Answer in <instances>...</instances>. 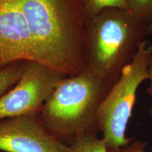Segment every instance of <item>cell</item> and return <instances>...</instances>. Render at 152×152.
I'll return each instance as SVG.
<instances>
[{
    "label": "cell",
    "instance_id": "1",
    "mask_svg": "<svg viewBox=\"0 0 152 152\" xmlns=\"http://www.w3.org/2000/svg\"><path fill=\"white\" fill-rule=\"evenodd\" d=\"M113 83L87 66L56 85L37 116L56 140L69 146L87 133H96L99 109Z\"/></svg>",
    "mask_w": 152,
    "mask_h": 152
},
{
    "label": "cell",
    "instance_id": "2",
    "mask_svg": "<svg viewBox=\"0 0 152 152\" xmlns=\"http://www.w3.org/2000/svg\"><path fill=\"white\" fill-rule=\"evenodd\" d=\"M147 34V24L130 11L110 8L86 20L87 66L115 83Z\"/></svg>",
    "mask_w": 152,
    "mask_h": 152
},
{
    "label": "cell",
    "instance_id": "3",
    "mask_svg": "<svg viewBox=\"0 0 152 152\" xmlns=\"http://www.w3.org/2000/svg\"><path fill=\"white\" fill-rule=\"evenodd\" d=\"M151 57L152 44L144 39L101 104L96 125L102 133L109 152H117L133 140L126 137L127 127L132 116L139 87L149 78Z\"/></svg>",
    "mask_w": 152,
    "mask_h": 152
},
{
    "label": "cell",
    "instance_id": "4",
    "mask_svg": "<svg viewBox=\"0 0 152 152\" xmlns=\"http://www.w3.org/2000/svg\"><path fill=\"white\" fill-rule=\"evenodd\" d=\"M66 77L39 63L28 61L20 79L0 96V121L38 115L56 85Z\"/></svg>",
    "mask_w": 152,
    "mask_h": 152
},
{
    "label": "cell",
    "instance_id": "5",
    "mask_svg": "<svg viewBox=\"0 0 152 152\" xmlns=\"http://www.w3.org/2000/svg\"><path fill=\"white\" fill-rule=\"evenodd\" d=\"M0 151L69 152L45 129L37 115L0 121Z\"/></svg>",
    "mask_w": 152,
    "mask_h": 152
},
{
    "label": "cell",
    "instance_id": "6",
    "mask_svg": "<svg viewBox=\"0 0 152 152\" xmlns=\"http://www.w3.org/2000/svg\"><path fill=\"white\" fill-rule=\"evenodd\" d=\"M69 152H109L104 141L96 133H87L70 144Z\"/></svg>",
    "mask_w": 152,
    "mask_h": 152
},
{
    "label": "cell",
    "instance_id": "7",
    "mask_svg": "<svg viewBox=\"0 0 152 152\" xmlns=\"http://www.w3.org/2000/svg\"><path fill=\"white\" fill-rule=\"evenodd\" d=\"M86 20L104 9L115 8L129 10L127 0H80Z\"/></svg>",
    "mask_w": 152,
    "mask_h": 152
},
{
    "label": "cell",
    "instance_id": "8",
    "mask_svg": "<svg viewBox=\"0 0 152 152\" xmlns=\"http://www.w3.org/2000/svg\"><path fill=\"white\" fill-rule=\"evenodd\" d=\"M27 62H16L0 69V96L10 90L20 79Z\"/></svg>",
    "mask_w": 152,
    "mask_h": 152
},
{
    "label": "cell",
    "instance_id": "9",
    "mask_svg": "<svg viewBox=\"0 0 152 152\" xmlns=\"http://www.w3.org/2000/svg\"><path fill=\"white\" fill-rule=\"evenodd\" d=\"M129 10L141 21L148 24L152 19V0H127Z\"/></svg>",
    "mask_w": 152,
    "mask_h": 152
},
{
    "label": "cell",
    "instance_id": "10",
    "mask_svg": "<svg viewBox=\"0 0 152 152\" xmlns=\"http://www.w3.org/2000/svg\"><path fill=\"white\" fill-rule=\"evenodd\" d=\"M147 142L132 140L124 147L121 148L117 152H149L146 150Z\"/></svg>",
    "mask_w": 152,
    "mask_h": 152
},
{
    "label": "cell",
    "instance_id": "11",
    "mask_svg": "<svg viewBox=\"0 0 152 152\" xmlns=\"http://www.w3.org/2000/svg\"><path fill=\"white\" fill-rule=\"evenodd\" d=\"M149 80L150 83H149V87L148 88L147 92L149 93L150 96L151 97V113L152 115V57H151V63H150L149 65Z\"/></svg>",
    "mask_w": 152,
    "mask_h": 152
},
{
    "label": "cell",
    "instance_id": "12",
    "mask_svg": "<svg viewBox=\"0 0 152 152\" xmlns=\"http://www.w3.org/2000/svg\"><path fill=\"white\" fill-rule=\"evenodd\" d=\"M147 34L152 35V19L147 24Z\"/></svg>",
    "mask_w": 152,
    "mask_h": 152
}]
</instances>
